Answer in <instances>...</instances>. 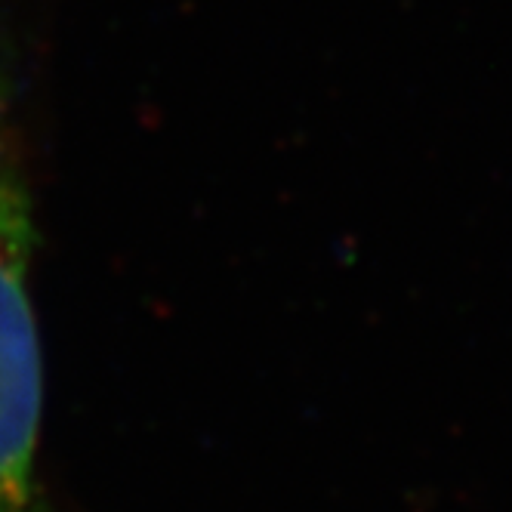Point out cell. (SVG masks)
<instances>
[{"mask_svg": "<svg viewBox=\"0 0 512 512\" xmlns=\"http://www.w3.org/2000/svg\"><path fill=\"white\" fill-rule=\"evenodd\" d=\"M34 219L0 81V512H50L38 479L44 358L31 297Z\"/></svg>", "mask_w": 512, "mask_h": 512, "instance_id": "obj_1", "label": "cell"}]
</instances>
